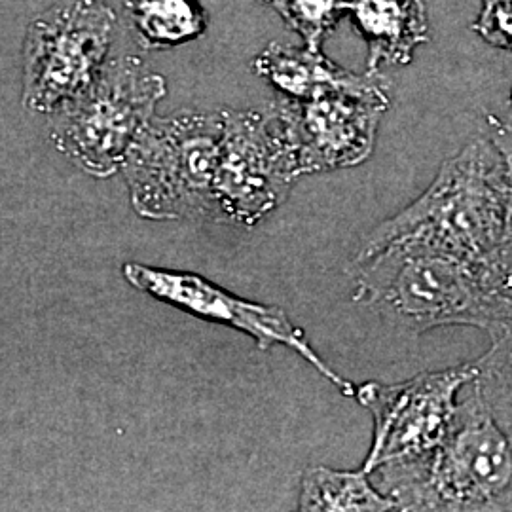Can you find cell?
Wrapping results in <instances>:
<instances>
[{
	"label": "cell",
	"mask_w": 512,
	"mask_h": 512,
	"mask_svg": "<svg viewBox=\"0 0 512 512\" xmlns=\"http://www.w3.org/2000/svg\"><path fill=\"white\" fill-rule=\"evenodd\" d=\"M274 103L293 141L302 177L366 162L391 97L389 92H332L310 99L281 97Z\"/></svg>",
	"instance_id": "obj_10"
},
{
	"label": "cell",
	"mask_w": 512,
	"mask_h": 512,
	"mask_svg": "<svg viewBox=\"0 0 512 512\" xmlns=\"http://www.w3.org/2000/svg\"><path fill=\"white\" fill-rule=\"evenodd\" d=\"M222 139L215 175L219 222L255 226L285 202L298 160L274 101L260 109H220Z\"/></svg>",
	"instance_id": "obj_7"
},
{
	"label": "cell",
	"mask_w": 512,
	"mask_h": 512,
	"mask_svg": "<svg viewBox=\"0 0 512 512\" xmlns=\"http://www.w3.org/2000/svg\"><path fill=\"white\" fill-rule=\"evenodd\" d=\"M484 135L490 139L501 164V184L505 198V238L501 249L495 256L494 266L490 270L495 293L503 300L509 311V323L512 321V122H503L495 116L486 118ZM507 323V325H509Z\"/></svg>",
	"instance_id": "obj_15"
},
{
	"label": "cell",
	"mask_w": 512,
	"mask_h": 512,
	"mask_svg": "<svg viewBox=\"0 0 512 512\" xmlns=\"http://www.w3.org/2000/svg\"><path fill=\"white\" fill-rule=\"evenodd\" d=\"M348 19L365 40L366 71L406 67L429 42V16L423 0H349Z\"/></svg>",
	"instance_id": "obj_12"
},
{
	"label": "cell",
	"mask_w": 512,
	"mask_h": 512,
	"mask_svg": "<svg viewBox=\"0 0 512 512\" xmlns=\"http://www.w3.org/2000/svg\"><path fill=\"white\" fill-rule=\"evenodd\" d=\"M220 139V110L152 116L120 167L135 213L150 220L219 222L215 175Z\"/></svg>",
	"instance_id": "obj_4"
},
{
	"label": "cell",
	"mask_w": 512,
	"mask_h": 512,
	"mask_svg": "<svg viewBox=\"0 0 512 512\" xmlns=\"http://www.w3.org/2000/svg\"><path fill=\"white\" fill-rule=\"evenodd\" d=\"M124 279L141 293L148 294L177 310L186 311L203 321L226 325L255 340L256 348L268 351L275 346L296 351L344 397H355V384L342 378L321 353L311 348L304 330L277 306L256 304L211 283L203 275L128 262L122 268Z\"/></svg>",
	"instance_id": "obj_9"
},
{
	"label": "cell",
	"mask_w": 512,
	"mask_h": 512,
	"mask_svg": "<svg viewBox=\"0 0 512 512\" xmlns=\"http://www.w3.org/2000/svg\"><path fill=\"white\" fill-rule=\"evenodd\" d=\"M165 93L164 76L141 57L112 55L92 88L55 112L52 143L88 175L107 179L120 171Z\"/></svg>",
	"instance_id": "obj_5"
},
{
	"label": "cell",
	"mask_w": 512,
	"mask_h": 512,
	"mask_svg": "<svg viewBox=\"0 0 512 512\" xmlns=\"http://www.w3.org/2000/svg\"><path fill=\"white\" fill-rule=\"evenodd\" d=\"M503 238L501 164L494 145L482 133L440 165L420 198L376 226L357 253L393 243L423 245L459 256L490 275Z\"/></svg>",
	"instance_id": "obj_3"
},
{
	"label": "cell",
	"mask_w": 512,
	"mask_h": 512,
	"mask_svg": "<svg viewBox=\"0 0 512 512\" xmlns=\"http://www.w3.org/2000/svg\"><path fill=\"white\" fill-rule=\"evenodd\" d=\"M511 105H512V90H511Z\"/></svg>",
	"instance_id": "obj_19"
},
{
	"label": "cell",
	"mask_w": 512,
	"mask_h": 512,
	"mask_svg": "<svg viewBox=\"0 0 512 512\" xmlns=\"http://www.w3.org/2000/svg\"><path fill=\"white\" fill-rule=\"evenodd\" d=\"M490 336L492 348L476 359L480 374L475 384L512 439V321Z\"/></svg>",
	"instance_id": "obj_16"
},
{
	"label": "cell",
	"mask_w": 512,
	"mask_h": 512,
	"mask_svg": "<svg viewBox=\"0 0 512 512\" xmlns=\"http://www.w3.org/2000/svg\"><path fill=\"white\" fill-rule=\"evenodd\" d=\"M298 511L302 512H387L395 503L378 490L363 467L338 471L311 467L300 480Z\"/></svg>",
	"instance_id": "obj_13"
},
{
	"label": "cell",
	"mask_w": 512,
	"mask_h": 512,
	"mask_svg": "<svg viewBox=\"0 0 512 512\" xmlns=\"http://www.w3.org/2000/svg\"><path fill=\"white\" fill-rule=\"evenodd\" d=\"M256 76L283 97L310 99L332 92H389L391 82L382 73H351L327 55L306 46L270 42L251 63Z\"/></svg>",
	"instance_id": "obj_11"
},
{
	"label": "cell",
	"mask_w": 512,
	"mask_h": 512,
	"mask_svg": "<svg viewBox=\"0 0 512 512\" xmlns=\"http://www.w3.org/2000/svg\"><path fill=\"white\" fill-rule=\"evenodd\" d=\"M118 16L107 0H61L23 40V107L55 114L88 92L109 61Z\"/></svg>",
	"instance_id": "obj_6"
},
{
	"label": "cell",
	"mask_w": 512,
	"mask_h": 512,
	"mask_svg": "<svg viewBox=\"0 0 512 512\" xmlns=\"http://www.w3.org/2000/svg\"><path fill=\"white\" fill-rule=\"evenodd\" d=\"M129 23L147 52L171 50L202 38L209 16L200 0H126Z\"/></svg>",
	"instance_id": "obj_14"
},
{
	"label": "cell",
	"mask_w": 512,
	"mask_h": 512,
	"mask_svg": "<svg viewBox=\"0 0 512 512\" xmlns=\"http://www.w3.org/2000/svg\"><path fill=\"white\" fill-rule=\"evenodd\" d=\"M473 31L486 44L512 52V0H484Z\"/></svg>",
	"instance_id": "obj_18"
},
{
	"label": "cell",
	"mask_w": 512,
	"mask_h": 512,
	"mask_svg": "<svg viewBox=\"0 0 512 512\" xmlns=\"http://www.w3.org/2000/svg\"><path fill=\"white\" fill-rule=\"evenodd\" d=\"M351 274L353 300L399 329L423 334L476 327L494 334L509 323V311L488 272L444 251L393 243L357 253Z\"/></svg>",
	"instance_id": "obj_1"
},
{
	"label": "cell",
	"mask_w": 512,
	"mask_h": 512,
	"mask_svg": "<svg viewBox=\"0 0 512 512\" xmlns=\"http://www.w3.org/2000/svg\"><path fill=\"white\" fill-rule=\"evenodd\" d=\"M476 361L421 372L397 384L355 385V401L372 416V444L363 461L370 475L384 463L418 458L435 450L454 427L459 391L475 384Z\"/></svg>",
	"instance_id": "obj_8"
},
{
	"label": "cell",
	"mask_w": 512,
	"mask_h": 512,
	"mask_svg": "<svg viewBox=\"0 0 512 512\" xmlns=\"http://www.w3.org/2000/svg\"><path fill=\"white\" fill-rule=\"evenodd\" d=\"M397 511H512V439L473 384L435 450L374 469Z\"/></svg>",
	"instance_id": "obj_2"
},
{
	"label": "cell",
	"mask_w": 512,
	"mask_h": 512,
	"mask_svg": "<svg viewBox=\"0 0 512 512\" xmlns=\"http://www.w3.org/2000/svg\"><path fill=\"white\" fill-rule=\"evenodd\" d=\"M270 6L302 44L321 52L330 33L348 18L349 0H260Z\"/></svg>",
	"instance_id": "obj_17"
}]
</instances>
